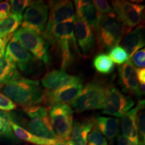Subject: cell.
Here are the masks:
<instances>
[{
	"label": "cell",
	"instance_id": "obj_17",
	"mask_svg": "<svg viewBox=\"0 0 145 145\" xmlns=\"http://www.w3.org/2000/svg\"><path fill=\"white\" fill-rule=\"evenodd\" d=\"M122 46L131 59L134 54L144 46V28L139 25L134 30H130L124 36Z\"/></svg>",
	"mask_w": 145,
	"mask_h": 145
},
{
	"label": "cell",
	"instance_id": "obj_14",
	"mask_svg": "<svg viewBox=\"0 0 145 145\" xmlns=\"http://www.w3.org/2000/svg\"><path fill=\"white\" fill-rule=\"evenodd\" d=\"M5 57L12 60L22 71H26L34 62V57L12 36L5 48Z\"/></svg>",
	"mask_w": 145,
	"mask_h": 145
},
{
	"label": "cell",
	"instance_id": "obj_7",
	"mask_svg": "<svg viewBox=\"0 0 145 145\" xmlns=\"http://www.w3.org/2000/svg\"><path fill=\"white\" fill-rule=\"evenodd\" d=\"M48 115L58 138L69 140L73 125V111L71 106L64 104H55L51 107Z\"/></svg>",
	"mask_w": 145,
	"mask_h": 145
},
{
	"label": "cell",
	"instance_id": "obj_15",
	"mask_svg": "<svg viewBox=\"0 0 145 145\" xmlns=\"http://www.w3.org/2000/svg\"><path fill=\"white\" fill-rule=\"evenodd\" d=\"M118 74L120 83L124 91L137 96L142 95L137 80V69L130 60L119 65Z\"/></svg>",
	"mask_w": 145,
	"mask_h": 145
},
{
	"label": "cell",
	"instance_id": "obj_21",
	"mask_svg": "<svg viewBox=\"0 0 145 145\" xmlns=\"http://www.w3.org/2000/svg\"><path fill=\"white\" fill-rule=\"evenodd\" d=\"M94 121L88 120L73 123L70 135V141L73 145H87L88 137L94 126Z\"/></svg>",
	"mask_w": 145,
	"mask_h": 145
},
{
	"label": "cell",
	"instance_id": "obj_19",
	"mask_svg": "<svg viewBox=\"0 0 145 145\" xmlns=\"http://www.w3.org/2000/svg\"><path fill=\"white\" fill-rule=\"evenodd\" d=\"M138 110V105L121 118V130L122 137L131 142L139 145L137 126V114Z\"/></svg>",
	"mask_w": 145,
	"mask_h": 145
},
{
	"label": "cell",
	"instance_id": "obj_12",
	"mask_svg": "<svg viewBox=\"0 0 145 145\" xmlns=\"http://www.w3.org/2000/svg\"><path fill=\"white\" fill-rule=\"evenodd\" d=\"M48 5L50 11L46 28L67 22H73L75 20V8L72 1L69 0L52 1Z\"/></svg>",
	"mask_w": 145,
	"mask_h": 145
},
{
	"label": "cell",
	"instance_id": "obj_24",
	"mask_svg": "<svg viewBox=\"0 0 145 145\" xmlns=\"http://www.w3.org/2000/svg\"><path fill=\"white\" fill-rule=\"evenodd\" d=\"M22 23V15L10 14L8 17L0 21V33L3 38L13 35Z\"/></svg>",
	"mask_w": 145,
	"mask_h": 145
},
{
	"label": "cell",
	"instance_id": "obj_1",
	"mask_svg": "<svg viewBox=\"0 0 145 145\" xmlns=\"http://www.w3.org/2000/svg\"><path fill=\"white\" fill-rule=\"evenodd\" d=\"M41 36L48 44L57 47L61 57V69L63 71L72 63L76 54H81L74 34V21L46 28Z\"/></svg>",
	"mask_w": 145,
	"mask_h": 145
},
{
	"label": "cell",
	"instance_id": "obj_26",
	"mask_svg": "<svg viewBox=\"0 0 145 145\" xmlns=\"http://www.w3.org/2000/svg\"><path fill=\"white\" fill-rule=\"evenodd\" d=\"M10 115L6 112L0 111V138H6L12 140L14 135L12 130Z\"/></svg>",
	"mask_w": 145,
	"mask_h": 145
},
{
	"label": "cell",
	"instance_id": "obj_6",
	"mask_svg": "<svg viewBox=\"0 0 145 145\" xmlns=\"http://www.w3.org/2000/svg\"><path fill=\"white\" fill-rule=\"evenodd\" d=\"M30 120L27 124L28 131L43 138L57 140L58 137L52 128L46 108L40 106L24 109Z\"/></svg>",
	"mask_w": 145,
	"mask_h": 145
},
{
	"label": "cell",
	"instance_id": "obj_20",
	"mask_svg": "<svg viewBox=\"0 0 145 145\" xmlns=\"http://www.w3.org/2000/svg\"><path fill=\"white\" fill-rule=\"evenodd\" d=\"M94 122L96 128L112 144L118 136L119 120L112 117L99 116L96 118Z\"/></svg>",
	"mask_w": 145,
	"mask_h": 145
},
{
	"label": "cell",
	"instance_id": "obj_22",
	"mask_svg": "<svg viewBox=\"0 0 145 145\" xmlns=\"http://www.w3.org/2000/svg\"><path fill=\"white\" fill-rule=\"evenodd\" d=\"M17 67L9 58L3 57L0 59V87L20 77Z\"/></svg>",
	"mask_w": 145,
	"mask_h": 145
},
{
	"label": "cell",
	"instance_id": "obj_3",
	"mask_svg": "<svg viewBox=\"0 0 145 145\" xmlns=\"http://www.w3.org/2000/svg\"><path fill=\"white\" fill-rule=\"evenodd\" d=\"M130 30V29L124 26L114 11L101 16L95 30L99 50L109 51L118 46Z\"/></svg>",
	"mask_w": 145,
	"mask_h": 145
},
{
	"label": "cell",
	"instance_id": "obj_37",
	"mask_svg": "<svg viewBox=\"0 0 145 145\" xmlns=\"http://www.w3.org/2000/svg\"><path fill=\"white\" fill-rule=\"evenodd\" d=\"M117 145H138L131 142L129 140L123 137L122 136L118 135L117 137Z\"/></svg>",
	"mask_w": 145,
	"mask_h": 145
},
{
	"label": "cell",
	"instance_id": "obj_4",
	"mask_svg": "<svg viewBox=\"0 0 145 145\" xmlns=\"http://www.w3.org/2000/svg\"><path fill=\"white\" fill-rule=\"evenodd\" d=\"M108 86L99 82L88 83L71 106L77 112L102 109Z\"/></svg>",
	"mask_w": 145,
	"mask_h": 145
},
{
	"label": "cell",
	"instance_id": "obj_13",
	"mask_svg": "<svg viewBox=\"0 0 145 145\" xmlns=\"http://www.w3.org/2000/svg\"><path fill=\"white\" fill-rule=\"evenodd\" d=\"M74 34L77 45L83 55H90L93 52L95 43L93 31L86 22L77 15L74 20Z\"/></svg>",
	"mask_w": 145,
	"mask_h": 145
},
{
	"label": "cell",
	"instance_id": "obj_28",
	"mask_svg": "<svg viewBox=\"0 0 145 145\" xmlns=\"http://www.w3.org/2000/svg\"><path fill=\"white\" fill-rule=\"evenodd\" d=\"M108 57L112 60V62L118 65L124 64L129 61L128 54L126 53L124 48L119 45L114 46V48L109 50Z\"/></svg>",
	"mask_w": 145,
	"mask_h": 145
},
{
	"label": "cell",
	"instance_id": "obj_2",
	"mask_svg": "<svg viewBox=\"0 0 145 145\" xmlns=\"http://www.w3.org/2000/svg\"><path fill=\"white\" fill-rule=\"evenodd\" d=\"M5 95L26 109L45 101L44 91L39 81L19 77L2 86Z\"/></svg>",
	"mask_w": 145,
	"mask_h": 145
},
{
	"label": "cell",
	"instance_id": "obj_40",
	"mask_svg": "<svg viewBox=\"0 0 145 145\" xmlns=\"http://www.w3.org/2000/svg\"><path fill=\"white\" fill-rule=\"evenodd\" d=\"M0 88H1V87H0Z\"/></svg>",
	"mask_w": 145,
	"mask_h": 145
},
{
	"label": "cell",
	"instance_id": "obj_5",
	"mask_svg": "<svg viewBox=\"0 0 145 145\" xmlns=\"http://www.w3.org/2000/svg\"><path fill=\"white\" fill-rule=\"evenodd\" d=\"M13 37L36 59L45 65L50 62L49 44L40 34L21 27L13 34Z\"/></svg>",
	"mask_w": 145,
	"mask_h": 145
},
{
	"label": "cell",
	"instance_id": "obj_32",
	"mask_svg": "<svg viewBox=\"0 0 145 145\" xmlns=\"http://www.w3.org/2000/svg\"><path fill=\"white\" fill-rule=\"evenodd\" d=\"M132 63L134 66L137 67L138 68L143 69L145 66V49L138 50L131 57Z\"/></svg>",
	"mask_w": 145,
	"mask_h": 145
},
{
	"label": "cell",
	"instance_id": "obj_34",
	"mask_svg": "<svg viewBox=\"0 0 145 145\" xmlns=\"http://www.w3.org/2000/svg\"><path fill=\"white\" fill-rule=\"evenodd\" d=\"M10 4L8 1L0 3V21L6 18L10 14Z\"/></svg>",
	"mask_w": 145,
	"mask_h": 145
},
{
	"label": "cell",
	"instance_id": "obj_29",
	"mask_svg": "<svg viewBox=\"0 0 145 145\" xmlns=\"http://www.w3.org/2000/svg\"><path fill=\"white\" fill-rule=\"evenodd\" d=\"M87 145H108V142L106 138L95 127L89 134Z\"/></svg>",
	"mask_w": 145,
	"mask_h": 145
},
{
	"label": "cell",
	"instance_id": "obj_35",
	"mask_svg": "<svg viewBox=\"0 0 145 145\" xmlns=\"http://www.w3.org/2000/svg\"><path fill=\"white\" fill-rule=\"evenodd\" d=\"M12 36H13V35H10L0 39V59L2 58L4 55L6 45L8 43V42L10 41V40L12 39Z\"/></svg>",
	"mask_w": 145,
	"mask_h": 145
},
{
	"label": "cell",
	"instance_id": "obj_36",
	"mask_svg": "<svg viewBox=\"0 0 145 145\" xmlns=\"http://www.w3.org/2000/svg\"><path fill=\"white\" fill-rule=\"evenodd\" d=\"M137 77L138 84H145V69L144 68L137 69Z\"/></svg>",
	"mask_w": 145,
	"mask_h": 145
},
{
	"label": "cell",
	"instance_id": "obj_25",
	"mask_svg": "<svg viewBox=\"0 0 145 145\" xmlns=\"http://www.w3.org/2000/svg\"><path fill=\"white\" fill-rule=\"evenodd\" d=\"M94 67L101 74H109L114 70V65L108 55L105 53L97 54L93 59Z\"/></svg>",
	"mask_w": 145,
	"mask_h": 145
},
{
	"label": "cell",
	"instance_id": "obj_11",
	"mask_svg": "<svg viewBox=\"0 0 145 145\" xmlns=\"http://www.w3.org/2000/svg\"><path fill=\"white\" fill-rule=\"evenodd\" d=\"M83 88L82 80L65 85L55 90L47 91L45 93V101L48 106L58 104H71L80 93Z\"/></svg>",
	"mask_w": 145,
	"mask_h": 145
},
{
	"label": "cell",
	"instance_id": "obj_30",
	"mask_svg": "<svg viewBox=\"0 0 145 145\" xmlns=\"http://www.w3.org/2000/svg\"><path fill=\"white\" fill-rule=\"evenodd\" d=\"M32 1L29 0H12L10 1L11 12L12 14L22 15L23 12L31 4Z\"/></svg>",
	"mask_w": 145,
	"mask_h": 145
},
{
	"label": "cell",
	"instance_id": "obj_23",
	"mask_svg": "<svg viewBox=\"0 0 145 145\" xmlns=\"http://www.w3.org/2000/svg\"><path fill=\"white\" fill-rule=\"evenodd\" d=\"M12 130L14 134L18 138L23 140L26 142H30L36 145H53L57 142V140H50V139L43 138L33 135L31 132L23 128L20 125H18L12 120L11 122Z\"/></svg>",
	"mask_w": 145,
	"mask_h": 145
},
{
	"label": "cell",
	"instance_id": "obj_16",
	"mask_svg": "<svg viewBox=\"0 0 145 145\" xmlns=\"http://www.w3.org/2000/svg\"><path fill=\"white\" fill-rule=\"evenodd\" d=\"M74 4L75 5V15L86 22L92 30H95L101 16L94 5L93 1L76 0L74 1Z\"/></svg>",
	"mask_w": 145,
	"mask_h": 145
},
{
	"label": "cell",
	"instance_id": "obj_9",
	"mask_svg": "<svg viewBox=\"0 0 145 145\" xmlns=\"http://www.w3.org/2000/svg\"><path fill=\"white\" fill-rule=\"evenodd\" d=\"M114 12L129 29L138 26L144 21V5L122 0L112 1Z\"/></svg>",
	"mask_w": 145,
	"mask_h": 145
},
{
	"label": "cell",
	"instance_id": "obj_18",
	"mask_svg": "<svg viewBox=\"0 0 145 145\" xmlns=\"http://www.w3.org/2000/svg\"><path fill=\"white\" fill-rule=\"evenodd\" d=\"M79 79L81 78L77 76L69 75L62 69L52 70L47 72L42 78V85L48 91H52Z\"/></svg>",
	"mask_w": 145,
	"mask_h": 145
},
{
	"label": "cell",
	"instance_id": "obj_8",
	"mask_svg": "<svg viewBox=\"0 0 145 145\" xmlns=\"http://www.w3.org/2000/svg\"><path fill=\"white\" fill-rule=\"evenodd\" d=\"M49 5L43 1H32L22 17V27L40 35L46 26Z\"/></svg>",
	"mask_w": 145,
	"mask_h": 145
},
{
	"label": "cell",
	"instance_id": "obj_38",
	"mask_svg": "<svg viewBox=\"0 0 145 145\" xmlns=\"http://www.w3.org/2000/svg\"><path fill=\"white\" fill-rule=\"evenodd\" d=\"M53 145H73L69 140H63V139H58L57 142Z\"/></svg>",
	"mask_w": 145,
	"mask_h": 145
},
{
	"label": "cell",
	"instance_id": "obj_27",
	"mask_svg": "<svg viewBox=\"0 0 145 145\" xmlns=\"http://www.w3.org/2000/svg\"><path fill=\"white\" fill-rule=\"evenodd\" d=\"M138 110L137 114V126L138 136L139 145H145L144 128V100H140L138 103Z\"/></svg>",
	"mask_w": 145,
	"mask_h": 145
},
{
	"label": "cell",
	"instance_id": "obj_10",
	"mask_svg": "<svg viewBox=\"0 0 145 145\" xmlns=\"http://www.w3.org/2000/svg\"><path fill=\"white\" fill-rule=\"evenodd\" d=\"M135 105L130 96L123 94L118 89L108 86L106 97L103 105V114L122 118Z\"/></svg>",
	"mask_w": 145,
	"mask_h": 145
},
{
	"label": "cell",
	"instance_id": "obj_39",
	"mask_svg": "<svg viewBox=\"0 0 145 145\" xmlns=\"http://www.w3.org/2000/svg\"><path fill=\"white\" fill-rule=\"evenodd\" d=\"M1 38H3V36H2V35H1V34L0 33V39H1Z\"/></svg>",
	"mask_w": 145,
	"mask_h": 145
},
{
	"label": "cell",
	"instance_id": "obj_31",
	"mask_svg": "<svg viewBox=\"0 0 145 145\" xmlns=\"http://www.w3.org/2000/svg\"><path fill=\"white\" fill-rule=\"evenodd\" d=\"M93 3L100 16L108 14L110 12H113V9L107 1L95 0V1H93Z\"/></svg>",
	"mask_w": 145,
	"mask_h": 145
},
{
	"label": "cell",
	"instance_id": "obj_33",
	"mask_svg": "<svg viewBox=\"0 0 145 145\" xmlns=\"http://www.w3.org/2000/svg\"><path fill=\"white\" fill-rule=\"evenodd\" d=\"M17 108V106L14 101H12L9 97L0 93V111H12L15 110Z\"/></svg>",
	"mask_w": 145,
	"mask_h": 145
}]
</instances>
